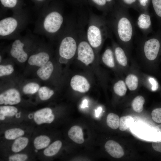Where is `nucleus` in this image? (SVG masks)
Segmentation results:
<instances>
[{
    "instance_id": "obj_11",
    "label": "nucleus",
    "mask_w": 161,
    "mask_h": 161,
    "mask_svg": "<svg viewBox=\"0 0 161 161\" xmlns=\"http://www.w3.org/2000/svg\"><path fill=\"white\" fill-rule=\"evenodd\" d=\"M21 101L19 92L14 89L5 91L0 95V104L10 105L17 104Z\"/></svg>"
},
{
    "instance_id": "obj_30",
    "label": "nucleus",
    "mask_w": 161,
    "mask_h": 161,
    "mask_svg": "<svg viewBox=\"0 0 161 161\" xmlns=\"http://www.w3.org/2000/svg\"><path fill=\"white\" fill-rule=\"evenodd\" d=\"M39 89V86L38 84L35 83H30L24 86L23 91L25 94H33L37 92Z\"/></svg>"
},
{
    "instance_id": "obj_27",
    "label": "nucleus",
    "mask_w": 161,
    "mask_h": 161,
    "mask_svg": "<svg viewBox=\"0 0 161 161\" xmlns=\"http://www.w3.org/2000/svg\"><path fill=\"white\" fill-rule=\"evenodd\" d=\"M134 121L133 118L130 115L122 117L120 120V130L122 131L126 130L132 124Z\"/></svg>"
},
{
    "instance_id": "obj_37",
    "label": "nucleus",
    "mask_w": 161,
    "mask_h": 161,
    "mask_svg": "<svg viewBox=\"0 0 161 161\" xmlns=\"http://www.w3.org/2000/svg\"><path fill=\"white\" fill-rule=\"evenodd\" d=\"M97 6L101 7H105L108 3L106 0H91Z\"/></svg>"
},
{
    "instance_id": "obj_8",
    "label": "nucleus",
    "mask_w": 161,
    "mask_h": 161,
    "mask_svg": "<svg viewBox=\"0 0 161 161\" xmlns=\"http://www.w3.org/2000/svg\"><path fill=\"white\" fill-rule=\"evenodd\" d=\"M137 24L144 36H147L152 31L151 17L148 12L139 13L137 20Z\"/></svg>"
},
{
    "instance_id": "obj_9",
    "label": "nucleus",
    "mask_w": 161,
    "mask_h": 161,
    "mask_svg": "<svg viewBox=\"0 0 161 161\" xmlns=\"http://www.w3.org/2000/svg\"><path fill=\"white\" fill-rule=\"evenodd\" d=\"M24 46L21 39H16L13 42L10 51L11 56L21 63L25 62L28 58L27 54L24 49Z\"/></svg>"
},
{
    "instance_id": "obj_15",
    "label": "nucleus",
    "mask_w": 161,
    "mask_h": 161,
    "mask_svg": "<svg viewBox=\"0 0 161 161\" xmlns=\"http://www.w3.org/2000/svg\"><path fill=\"white\" fill-rule=\"evenodd\" d=\"M49 54L44 52H41L31 55L28 60V63L31 65L41 67L49 60Z\"/></svg>"
},
{
    "instance_id": "obj_22",
    "label": "nucleus",
    "mask_w": 161,
    "mask_h": 161,
    "mask_svg": "<svg viewBox=\"0 0 161 161\" xmlns=\"http://www.w3.org/2000/svg\"><path fill=\"white\" fill-rule=\"evenodd\" d=\"M113 89L115 94L119 96L122 97L126 95L127 87L124 80H120L114 84Z\"/></svg>"
},
{
    "instance_id": "obj_5",
    "label": "nucleus",
    "mask_w": 161,
    "mask_h": 161,
    "mask_svg": "<svg viewBox=\"0 0 161 161\" xmlns=\"http://www.w3.org/2000/svg\"><path fill=\"white\" fill-rule=\"evenodd\" d=\"M58 49L59 54L61 58L67 61L73 58L77 53L78 43L76 37L69 32L63 35Z\"/></svg>"
},
{
    "instance_id": "obj_19",
    "label": "nucleus",
    "mask_w": 161,
    "mask_h": 161,
    "mask_svg": "<svg viewBox=\"0 0 161 161\" xmlns=\"http://www.w3.org/2000/svg\"><path fill=\"white\" fill-rule=\"evenodd\" d=\"M127 88L131 91L136 90L139 85V78L138 76L134 73L128 74L124 80Z\"/></svg>"
},
{
    "instance_id": "obj_28",
    "label": "nucleus",
    "mask_w": 161,
    "mask_h": 161,
    "mask_svg": "<svg viewBox=\"0 0 161 161\" xmlns=\"http://www.w3.org/2000/svg\"><path fill=\"white\" fill-rule=\"evenodd\" d=\"M24 134V131L21 129H12L5 131V137L7 139L13 140L23 135Z\"/></svg>"
},
{
    "instance_id": "obj_14",
    "label": "nucleus",
    "mask_w": 161,
    "mask_h": 161,
    "mask_svg": "<svg viewBox=\"0 0 161 161\" xmlns=\"http://www.w3.org/2000/svg\"><path fill=\"white\" fill-rule=\"evenodd\" d=\"M106 151L112 157L119 158L124 155L122 147L117 142L113 140L108 141L105 145Z\"/></svg>"
},
{
    "instance_id": "obj_3",
    "label": "nucleus",
    "mask_w": 161,
    "mask_h": 161,
    "mask_svg": "<svg viewBox=\"0 0 161 161\" xmlns=\"http://www.w3.org/2000/svg\"><path fill=\"white\" fill-rule=\"evenodd\" d=\"M140 52L142 58L150 63H155L161 56V29L149 37L141 39Z\"/></svg>"
},
{
    "instance_id": "obj_21",
    "label": "nucleus",
    "mask_w": 161,
    "mask_h": 161,
    "mask_svg": "<svg viewBox=\"0 0 161 161\" xmlns=\"http://www.w3.org/2000/svg\"><path fill=\"white\" fill-rule=\"evenodd\" d=\"M28 139L25 137H20L16 140L13 143L12 150L14 152L20 151L27 145Z\"/></svg>"
},
{
    "instance_id": "obj_38",
    "label": "nucleus",
    "mask_w": 161,
    "mask_h": 161,
    "mask_svg": "<svg viewBox=\"0 0 161 161\" xmlns=\"http://www.w3.org/2000/svg\"><path fill=\"white\" fill-rule=\"evenodd\" d=\"M149 80L152 85V90H156L158 88V83L156 80L154 78H150Z\"/></svg>"
},
{
    "instance_id": "obj_26",
    "label": "nucleus",
    "mask_w": 161,
    "mask_h": 161,
    "mask_svg": "<svg viewBox=\"0 0 161 161\" xmlns=\"http://www.w3.org/2000/svg\"><path fill=\"white\" fill-rule=\"evenodd\" d=\"M120 119L116 114L111 113L107 117L106 123L110 128L113 129H117L119 127Z\"/></svg>"
},
{
    "instance_id": "obj_41",
    "label": "nucleus",
    "mask_w": 161,
    "mask_h": 161,
    "mask_svg": "<svg viewBox=\"0 0 161 161\" xmlns=\"http://www.w3.org/2000/svg\"><path fill=\"white\" fill-rule=\"evenodd\" d=\"M88 101L87 99H84L82 101L81 107L82 108H84L88 107Z\"/></svg>"
},
{
    "instance_id": "obj_6",
    "label": "nucleus",
    "mask_w": 161,
    "mask_h": 161,
    "mask_svg": "<svg viewBox=\"0 0 161 161\" xmlns=\"http://www.w3.org/2000/svg\"><path fill=\"white\" fill-rule=\"evenodd\" d=\"M81 38L78 43L77 51L78 59L86 66L92 63L95 60V54L94 48L86 40L85 36Z\"/></svg>"
},
{
    "instance_id": "obj_10",
    "label": "nucleus",
    "mask_w": 161,
    "mask_h": 161,
    "mask_svg": "<svg viewBox=\"0 0 161 161\" xmlns=\"http://www.w3.org/2000/svg\"><path fill=\"white\" fill-rule=\"evenodd\" d=\"M70 85L73 90L81 93L88 92L90 88L88 80L84 76L79 75H75L72 78Z\"/></svg>"
},
{
    "instance_id": "obj_18",
    "label": "nucleus",
    "mask_w": 161,
    "mask_h": 161,
    "mask_svg": "<svg viewBox=\"0 0 161 161\" xmlns=\"http://www.w3.org/2000/svg\"><path fill=\"white\" fill-rule=\"evenodd\" d=\"M54 68L52 62L48 61L38 70L37 73L38 77L44 80L49 79L51 75Z\"/></svg>"
},
{
    "instance_id": "obj_23",
    "label": "nucleus",
    "mask_w": 161,
    "mask_h": 161,
    "mask_svg": "<svg viewBox=\"0 0 161 161\" xmlns=\"http://www.w3.org/2000/svg\"><path fill=\"white\" fill-rule=\"evenodd\" d=\"M17 109L14 106H3L0 107V119H5V116L11 117L15 115L17 112Z\"/></svg>"
},
{
    "instance_id": "obj_44",
    "label": "nucleus",
    "mask_w": 161,
    "mask_h": 161,
    "mask_svg": "<svg viewBox=\"0 0 161 161\" xmlns=\"http://www.w3.org/2000/svg\"><path fill=\"white\" fill-rule=\"evenodd\" d=\"M113 0H106L108 3H110Z\"/></svg>"
},
{
    "instance_id": "obj_40",
    "label": "nucleus",
    "mask_w": 161,
    "mask_h": 161,
    "mask_svg": "<svg viewBox=\"0 0 161 161\" xmlns=\"http://www.w3.org/2000/svg\"><path fill=\"white\" fill-rule=\"evenodd\" d=\"M102 110V107L101 106L98 107L95 110V116L98 117L100 115Z\"/></svg>"
},
{
    "instance_id": "obj_4",
    "label": "nucleus",
    "mask_w": 161,
    "mask_h": 161,
    "mask_svg": "<svg viewBox=\"0 0 161 161\" xmlns=\"http://www.w3.org/2000/svg\"><path fill=\"white\" fill-rule=\"evenodd\" d=\"M64 17L62 13L54 10L46 13L41 23L43 31L47 35L53 36L60 31L64 23Z\"/></svg>"
},
{
    "instance_id": "obj_1",
    "label": "nucleus",
    "mask_w": 161,
    "mask_h": 161,
    "mask_svg": "<svg viewBox=\"0 0 161 161\" xmlns=\"http://www.w3.org/2000/svg\"><path fill=\"white\" fill-rule=\"evenodd\" d=\"M106 17L108 25L128 56L135 33L134 21L128 10L120 7L111 10Z\"/></svg>"
},
{
    "instance_id": "obj_17",
    "label": "nucleus",
    "mask_w": 161,
    "mask_h": 161,
    "mask_svg": "<svg viewBox=\"0 0 161 161\" xmlns=\"http://www.w3.org/2000/svg\"><path fill=\"white\" fill-rule=\"evenodd\" d=\"M115 59L113 49L110 47L107 48L102 55L103 62L109 68H114L115 66Z\"/></svg>"
},
{
    "instance_id": "obj_46",
    "label": "nucleus",
    "mask_w": 161,
    "mask_h": 161,
    "mask_svg": "<svg viewBox=\"0 0 161 161\" xmlns=\"http://www.w3.org/2000/svg\"><path fill=\"white\" fill-rule=\"evenodd\" d=\"M37 0L38 1H43L44 0Z\"/></svg>"
},
{
    "instance_id": "obj_31",
    "label": "nucleus",
    "mask_w": 161,
    "mask_h": 161,
    "mask_svg": "<svg viewBox=\"0 0 161 161\" xmlns=\"http://www.w3.org/2000/svg\"><path fill=\"white\" fill-rule=\"evenodd\" d=\"M14 71L13 66L10 64L7 65H0V76L11 74Z\"/></svg>"
},
{
    "instance_id": "obj_42",
    "label": "nucleus",
    "mask_w": 161,
    "mask_h": 161,
    "mask_svg": "<svg viewBox=\"0 0 161 161\" xmlns=\"http://www.w3.org/2000/svg\"><path fill=\"white\" fill-rule=\"evenodd\" d=\"M157 130L161 131V124L158 125L155 127Z\"/></svg>"
},
{
    "instance_id": "obj_7",
    "label": "nucleus",
    "mask_w": 161,
    "mask_h": 161,
    "mask_svg": "<svg viewBox=\"0 0 161 161\" xmlns=\"http://www.w3.org/2000/svg\"><path fill=\"white\" fill-rule=\"evenodd\" d=\"M22 24L19 17L13 16L3 18L0 21V38L11 37L20 29Z\"/></svg>"
},
{
    "instance_id": "obj_16",
    "label": "nucleus",
    "mask_w": 161,
    "mask_h": 161,
    "mask_svg": "<svg viewBox=\"0 0 161 161\" xmlns=\"http://www.w3.org/2000/svg\"><path fill=\"white\" fill-rule=\"evenodd\" d=\"M68 134L69 138L76 143L81 144L84 142L82 129L78 126H72L69 130Z\"/></svg>"
},
{
    "instance_id": "obj_32",
    "label": "nucleus",
    "mask_w": 161,
    "mask_h": 161,
    "mask_svg": "<svg viewBox=\"0 0 161 161\" xmlns=\"http://www.w3.org/2000/svg\"><path fill=\"white\" fill-rule=\"evenodd\" d=\"M152 119L155 122L161 123V108H159L153 110L151 113Z\"/></svg>"
},
{
    "instance_id": "obj_12",
    "label": "nucleus",
    "mask_w": 161,
    "mask_h": 161,
    "mask_svg": "<svg viewBox=\"0 0 161 161\" xmlns=\"http://www.w3.org/2000/svg\"><path fill=\"white\" fill-rule=\"evenodd\" d=\"M112 42L114 57L117 63L123 68H126L128 65V55L123 48L113 40Z\"/></svg>"
},
{
    "instance_id": "obj_13",
    "label": "nucleus",
    "mask_w": 161,
    "mask_h": 161,
    "mask_svg": "<svg viewBox=\"0 0 161 161\" xmlns=\"http://www.w3.org/2000/svg\"><path fill=\"white\" fill-rule=\"evenodd\" d=\"M34 119L38 124L47 123H50L54 120V116L50 109L47 108L39 110L34 114Z\"/></svg>"
},
{
    "instance_id": "obj_33",
    "label": "nucleus",
    "mask_w": 161,
    "mask_h": 161,
    "mask_svg": "<svg viewBox=\"0 0 161 161\" xmlns=\"http://www.w3.org/2000/svg\"><path fill=\"white\" fill-rule=\"evenodd\" d=\"M1 4L5 7L13 8L16 7L17 0H0Z\"/></svg>"
},
{
    "instance_id": "obj_39",
    "label": "nucleus",
    "mask_w": 161,
    "mask_h": 161,
    "mask_svg": "<svg viewBox=\"0 0 161 161\" xmlns=\"http://www.w3.org/2000/svg\"><path fill=\"white\" fill-rule=\"evenodd\" d=\"M123 3L128 7L131 6L135 4L137 0H122Z\"/></svg>"
},
{
    "instance_id": "obj_45",
    "label": "nucleus",
    "mask_w": 161,
    "mask_h": 161,
    "mask_svg": "<svg viewBox=\"0 0 161 161\" xmlns=\"http://www.w3.org/2000/svg\"><path fill=\"white\" fill-rule=\"evenodd\" d=\"M0 62H1V56H0Z\"/></svg>"
},
{
    "instance_id": "obj_43",
    "label": "nucleus",
    "mask_w": 161,
    "mask_h": 161,
    "mask_svg": "<svg viewBox=\"0 0 161 161\" xmlns=\"http://www.w3.org/2000/svg\"><path fill=\"white\" fill-rule=\"evenodd\" d=\"M20 113H18V114H17L16 115V117H17V118H18L19 117H20Z\"/></svg>"
},
{
    "instance_id": "obj_29",
    "label": "nucleus",
    "mask_w": 161,
    "mask_h": 161,
    "mask_svg": "<svg viewBox=\"0 0 161 161\" xmlns=\"http://www.w3.org/2000/svg\"><path fill=\"white\" fill-rule=\"evenodd\" d=\"M54 93V91L46 86H43L38 90V95L40 99L43 100L49 99Z\"/></svg>"
},
{
    "instance_id": "obj_36",
    "label": "nucleus",
    "mask_w": 161,
    "mask_h": 161,
    "mask_svg": "<svg viewBox=\"0 0 161 161\" xmlns=\"http://www.w3.org/2000/svg\"><path fill=\"white\" fill-rule=\"evenodd\" d=\"M152 145L153 148L155 150L161 152V140L153 142Z\"/></svg>"
},
{
    "instance_id": "obj_47",
    "label": "nucleus",
    "mask_w": 161,
    "mask_h": 161,
    "mask_svg": "<svg viewBox=\"0 0 161 161\" xmlns=\"http://www.w3.org/2000/svg\"><path fill=\"white\" fill-rule=\"evenodd\" d=\"M35 152H38V151L37 150H35Z\"/></svg>"
},
{
    "instance_id": "obj_25",
    "label": "nucleus",
    "mask_w": 161,
    "mask_h": 161,
    "mask_svg": "<svg viewBox=\"0 0 161 161\" xmlns=\"http://www.w3.org/2000/svg\"><path fill=\"white\" fill-rule=\"evenodd\" d=\"M145 103V99L141 95H138L133 100L131 106L133 110L137 113H140L143 110V105Z\"/></svg>"
},
{
    "instance_id": "obj_20",
    "label": "nucleus",
    "mask_w": 161,
    "mask_h": 161,
    "mask_svg": "<svg viewBox=\"0 0 161 161\" xmlns=\"http://www.w3.org/2000/svg\"><path fill=\"white\" fill-rule=\"evenodd\" d=\"M62 145V143L60 141H56L45 149L44 151V154L47 156H54L59 151Z\"/></svg>"
},
{
    "instance_id": "obj_34",
    "label": "nucleus",
    "mask_w": 161,
    "mask_h": 161,
    "mask_svg": "<svg viewBox=\"0 0 161 161\" xmlns=\"http://www.w3.org/2000/svg\"><path fill=\"white\" fill-rule=\"evenodd\" d=\"M27 158V156L25 154H17L10 156L9 158L10 161H24Z\"/></svg>"
},
{
    "instance_id": "obj_2",
    "label": "nucleus",
    "mask_w": 161,
    "mask_h": 161,
    "mask_svg": "<svg viewBox=\"0 0 161 161\" xmlns=\"http://www.w3.org/2000/svg\"><path fill=\"white\" fill-rule=\"evenodd\" d=\"M111 30L104 16L92 14L89 20L85 36L94 49L100 48L108 38L111 37Z\"/></svg>"
},
{
    "instance_id": "obj_35",
    "label": "nucleus",
    "mask_w": 161,
    "mask_h": 161,
    "mask_svg": "<svg viewBox=\"0 0 161 161\" xmlns=\"http://www.w3.org/2000/svg\"><path fill=\"white\" fill-rule=\"evenodd\" d=\"M139 5V12H148L147 6L150 0H138Z\"/></svg>"
},
{
    "instance_id": "obj_24",
    "label": "nucleus",
    "mask_w": 161,
    "mask_h": 161,
    "mask_svg": "<svg viewBox=\"0 0 161 161\" xmlns=\"http://www.w3.org/2000/svg\"><path fill=\"white\" fill-rule=\"evenodd\" d=\"M50 141V138L45 135H41L35 138L34 141V146L37 149L46 148Z\"/></svg>"
}]
</instances>
